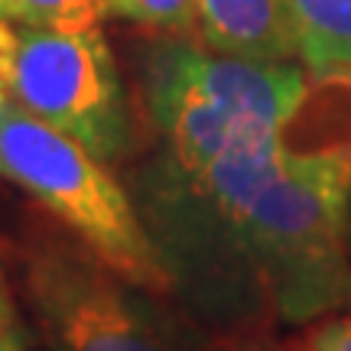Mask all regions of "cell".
I'll use <instances>...</instances> for the list:
<instances>
[{"label":"cell","instance_id":"obj_6","mask_svg":"<svg viewBox=\"0 0 351 351\" xmlns=\"http://www.w3.org/2000/svg\"><path fill=\"white\" fill-rule=\"evenodd\" d=\"M199 36L238 59L300 62L289 0H199Z\"/></svg>","mask_w":351,"mask_h":351},{"label":"cell","instance_id":"obj_14","mask_svg":"<svg viewBox=\"0 0 351 351\" xmlns=\"http://www.w3.org/2000/svg\"><path fill=\"white\" fill-rule=\"evenodd\" d=\"M322 82H335V85L351 88V69H345V72H339V75H332V78H322Z\"/></svg>","mask_w":351,"mask_h":351},{"label":"cell","instance_id":"obj_15","mask_svg":"<svg viewBox=\"0 0 351 351\" xmlns=\"http://www.w3.org/2000/svg\"><path fill=\"white\" fill-rule=\"evenodd\" d=\"M348 247H351V186H348Z\"/></svg>","mask_w":351,"mask_h":351},{"label":"cell","instance_id":"obj_13","mask_svg":"<svg viewBox=\"0 0 351 351\" xmlns=\"http://www.w3.org/2000/svg\"><path fill=\"white\" fill-rule=\"evenodd\" d=\"M0 351H26V339L20 328H10L0 335Z\"/></svg>","mask_w":351,"mask_h":351},{"label":"cell","instance_id":"obj_2","mask_svg":"<svg viewBox=\"0 0 351 351\" xmlns=\"http://www.w3.org/2000/svg\"><path fill=\"white\" fill-rule=\"evenodd\" d=\"M300 62H254L208 49L189 36L153 43L140 59V85L166 153L202 169L231 143L283 134L306 101Z\"/></svg>","mask_w":351,"mask_h":351},{"label":"cell","instance_id":"obj_11","mask_svg":"<svg viewBox=\"0 0 351 351\" xmlns=\"http://www.w3.org/2000/svg\"><path fill=\"white\" fill-rule=\"evenodd\" d=\"M13 36H16V23L10 20V13H7V0H0V65H3L7 52H10Z\"/></svg>","mask_w":351,"mask_h":351},{"label":"cell","instance_id":"obj_10","mask_svg":"<svg viewBox=\"0 0 351 351\" xmlns=\"http://www.w3.org/2000/svg\"><path fill=\"white\" fill-rule=\"evenodd\" d=\"M306 351H351V313L332 315L313 328L306 339Z\"/></svg>","mask_w":351,"mask_h":351},{"label":"cell","instance_id":"obj_5","mask_svg":"<svg viewBox=\"0 0 351 351\" xmlns=\"http://www.w3.org/2000/svg\"><path fill=\"white\" fill-rule=\"evenodd\" d=\"M0 91L75 137L104 163L134 147V114L108 39L95 29L20 26L0 65Z\"/></svg>","mask_w":351,"mask_h":351},{"label":"cell","instance_id":"obj_7","mask_svg":"<svg viewBox=\"0 0 351 351\" xmlns=\"http://www.w3.org/2000/svg\"><path fill=\"white\" fill-rule=\"evenodd\" d=\"M300 65L313 78L351 69V0H289Z\"/></svg>","mask_w":351,"mask_h":351},{"label":"cell","instance_id":"obj_3","mask_svg":"<svg viewBox=\"0 0 351 351\" xmlns=\"http://www.w3.org/2000/svg\"><path fill=\"white\" fill-rule=\"evenodd\" d=\"M0 176L29 192L88 251L140 287L169 296V276L130 189L75 137L0 91ZM173 300V296H169Z\"/></svg>","mask_w":351,"mask_h":351},{"label":"cell","instance_id":"obj_8","mask_svg":"<svg viewBox=\"0 0 351 351\" xmlns=\"http://www.w3.org/2000/svg\"><path fill=\"white\" fill-rule=\"evenodd\" d=\"M108 16L160 29L166 36L199 33V0H104Z\"/></svg>","mask_w":351,"mask_h":351},{"label":"cell","instance_id":"obj_9","mask_svg":"<svg viewBox=\"0 0 351 351\" xmlns=\"http://www.w3.org/2000/svg\"><path fill=\"white\" fill-rule=\"evenodd\" d=\"M7 13L20 26L95 29L108 16L104 0H7Z\"/></svg>","mask_w":351,"mask_h":351},{"label":"cell","instance_id":"obj_1","mask_svg":"<svg viewBox=\"0 0 351 351\" xmlns=\"http://www.w3.org/2000/svg\"><path fill=\"white\" fill-rule=\"evenodd\" d=\"M351 153L289 150L283 134L231 143L202 169L160 153L130 195L195 322L306 326L351 306Z\"/></svg>","mask_w":351,"mask_h":351},{"label":"cell","instance_id":"obj_4","mask_svg":"<svg viewBox=\"0 0 351 351\" xmlns=\"http://www.w3.org/2000/svg\"><path fill=\"white\" fill-rule=\"evenodd\" d=\"M26 300L43 351H199L192 328L153 289L95 251L46 241L26 261Z\"/></svg>","mask_w":351,"mask_h":351},{"label":"cell","instance_id":"obj_16","mask_svg":"<svg viewBox=\"0 0 351 351\" xmlns=\"http://www.w3.org/2000/svg\"><path fill=\"white\" fill-rule=\"evenodd\" d=\"M251 351H276V348H267V345H263V348H251Z\"/></svg>","mask_w":351,"mask_h":351},{"label":"cell","instance_id":"obj_12","mask_svg":"<svg viewBox=\"0 0 351 351\" xmlns=\"http://www.w3.org/2000/svg\"><path fill=\"white\" fill-rule=\"evenodd\" d=\"M16 328V319H13V306H10V296L3 289V280H0V335Z\"/></svg>","mask_w":351,"mask_h":351}]
</instances>
